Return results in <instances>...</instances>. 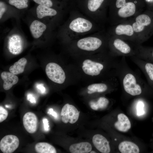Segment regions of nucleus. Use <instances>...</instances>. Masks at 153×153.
Masks as SVG:
<instances>
[{
    "mask_svg": "<svg viewBox=\"0 0 153 153\" xmlns=\"http://www.w3.org/2000/svg\"><path fill=\"white\" fill-rule=\"evenodd\" d=\"M144 105L142 101H139L137 106V114L139 116L143 115L144 114Z\"/></svg>",
    "mask_w": 153,
    "mask_h": 153,
    "instance_id": "32",
    "label": "nucleus"
},
{
    "mask_svg": "<svg viewBox=\"0 0 153 153\" xmlns=\"http://www.w3.org/2000/svg\"><path fill=\"white\" fill-rule=\"evenodd\" d=\"M107 85L105 83H95L89 85L87 88L88 93L92 94L95 92L101 93L105 92L108 89Z\"/></svg>",
    "mask_w": 153,
    "mask_h": 153,
    "instance_id": "28",
    "label": "nucleus"
},
{
    "mask_svg": "<svg viewBox=\"0 0 153 153\" xmlns=\"http://www.w3.org/2000/svg\"><path fill=\"white\" fill-rule=\"evenodd\" d=\"M147 2L149 3H153V0H145Z\"/></svg>",
    "mask_w": 153,
    "mask_h": 153,
    "instance_id": "37",
    "label": "nucleus"
},
{
    "mask_svg": "<svg viewBox=\"0 0 153 153\" xmlns=\"http://www.w3.org/2000/svg\"><path fill=\"white\" fill-rule=\"evenodd\" d=\"M47 113L51 115L55 118H57V114L51 108L49 109Z\"/></svg>",
    "mask_w": 153,
    "mask_h": 153,
    "instance_id": "34",
    "label": "nucleus"
},
{
    "mask_svg": "<svg viewBox=\"0 0 153 153\" xmlns=\"http://www.w3.org/2000/svg\"><path fill=\"white\" fill-rule=\"evenodd\" d=\"M90 153H96V152H95L94 151H92L91 152H90Z\"/></svg>",
    "mask_w": 153,
    "mask_h": 153,
    "instance_id": "39",
    "label": "nucleus"
},
{
    "mask_svg": "<svg viewBox=\"0 0 153 153\" xmlns=\"http://www.w3.org/2000/svg\"><path fill=\"white\" fill-rule=\"evenodd\" d=\"M8 35V48L9 52L14 55L20 54L24 48V41L23 35L17 28H14Z\"/></svg>",
    "mask_w": 153,
    "mask_h": 153,
    "instance_id": "11",
    "label": "nucleus"
},
{
    "mask_svg": "<svg viewBox=\"0 0 153 153\" xmlns=\"http://www.w3.org/2000/svg\"><path fill=\"white\" fill-rule=\"evenodd\" d=\"M37 4L64 10L68 12L75 6V3L69 0H32Z\"/></svg>",
    "mask_w": 153,
    "mask_h": 153,
    "instance_id": "14",
    "label": "nucleus"
},
{
    "mask_svg": "<svg viewBox=\"0 0 153 153\" xmlns=\"http://www.w3.org/2000/svg\"><path fill=\"white\" fill-rule=\"evenodd\" d=\"M139 52L150 55L153 60V48H147L143 47L140 44L138 47L137 54Z\"/></svg>",
    "mask_w": 153,
    "mask_h": 153,
    "instance_id": "30",
    "label": "nucleus"
},
{
    "mask_svg": "<svg viewBox=\"0 0 153 153\" xmlns=\"http://www.w3.org/2000/svg\"><path fill=\"white\" fill-rule=\"evenodd\" d=\"M104 65L102 63L92 61L90 60H85L83 62L82 68L86 74L92 76L99 75L103 69Z\"/></svg>",
    "mask_w": 153,
    "mask_h": 153,
    "instance_id": "17",
    "label": "nucleus"
},
{
    "mask_svg": "<svg viewBox=\"0 0 153 153\" xmlns=\"http://www.w3.org/2000/svg\"><path fill=\"white\" fill-rule=\"evenodd\" d=\"M107 31L110 35L115 36L125 40L140 44L130 19L110 26Z\"/></svg>",
    "mask_w": 153,
    "mask_h": 153,
    "instance_id": "9",
    "label": "nucleus"
},
{
    "mask_svg": "<svg viewBox=\"0 0 153 153\" xmlns=\"http://www.w3.org/2000/svg\"><path fill=\"white\" fill-rule=\"evenodd\" d=\"M28 14L27 22L30 33L34 39H50L56 37V29L37 19L29 13Z\"/></svg>",
    "mask_w": 153,
    "mask_h": 153,
    "instance_id": "8",
    "label": "nucleus"
},
{
    "mask_svg": "<svg viewBox=\"0 0 153 153\" xmlns=\"http://www.w3.org/2000/svg\"><path fill=\"white\" fill-rule=\"evenodd\" d=\"M144 7L143 0H111L108 22L112 26L128 20L144 10Z\"/></svg>",
    "mask_w": 153,
    "mask_h": 153,
    "instance_id": "2",
    "label": "nucleus"
},
{
    "mask_svg": "<svg viewBox=\"0 0 153 153\" xmlns=\"http://www.w3.org/2000/svg\"><path fill=\"white\" fill-rule=\"evenodd\" d=\"M139 44L110 35L108 43L110 53L114 56L117 57L136 56Z\"/></svg>",
    "mask_w": 153,
    "mask_h": 153,
    "instance_id": "7",
    "label": "nucleus"
},
{
    "mask_svg": "<svg viewBox=\"0 0 153 153\" xmlns=\"http://www.w3.org/2000/svg\"><path fill=\"white\" fill-rule=\"evenodd\" d=\"M110 36L107 30L104 29L69 42L71 46H74L73 47L80 52H93L101 51L104 52L105 48H108Z\"/></svg>",
    "mask_w": 153,
    "mask_h": 153,
    "instance_id": "4",
    "label": "nucleus"
},
{
    "mask_svg": "<svg viewBox=\"0 0 153 153\" xmlns=\"http://www.w3.org/2000/svg\"><path fill=\"white\" fill-rule=\"evenodd\" d=\"M27 98L28 99H29L30 101L32 103H35V101L32 95L31 94H29L27 96Z\"/></svg>",
    "mask_w": 153,
    "mask_h": 153,
    "instance_id": "35",
    "label": "nucleus"
},
{
    "mask_svg": "<svg viewBox=\"0 0 153 153\" xmlns=\"http://www.w3.org/2000/svg\"><path fill=\"white\" fill-rule=\"evenodd\" d=\"M72 153H88L92 150L91 144L88 142H82L71 145L69 148Z\"/></svg>",
    "mask_w": 153,
    "mask_h": 153,
    "instance_id": "22",
    "label": "nucleus"
},
{
    "mask_svg": "<svg viewBox=\"0 0 153 153\" xmlns=\"http://www.w3.org/2000/svg\"><path fill=\"white\" fill-rule=\"evenodd\" d=\"M118 120L114 124L115 128L120 132H126L131 128V122L127 116L123 113L117 116Z\"/></svg>",
    "mask_w": 153,
    "mask_h": 153,
    "instance_id": "20",
    "label": "nucleus"
},
{
    "mask_svg": "<svg viewBox=\"0 0 153 153\" xmlns=\"http://www.w3.org/2000/svg\"><path fill=\"white\" fill-rule=\"evenodd\" d=\"M27 62L26 58H21L10 67V72L15 75L23 73Z\"/></svg>",
    "mask_w": 153,
    "mask_h": 153,
    "instance_id": "25",
    "label": "nucleus"
},
{
    "mask_svg": "<svg viewBox=\"0 0 153 153\" xmlns=\"http://www.w3.org/2000/svg\"><path fill=\"white\" fill-rule=\"evenodd\" d=\"M61 115V120L64 123L73 124L78 120L79 112L73 105L67 103L63 107Z\"/></svg>",
    "mask_w": 153,
    "mask_h": 153,
    "instance_id": "15",
    "label": "nucleus"
},
{
    "mask_svg": "<svg viewBox=\"0 0 153 153\" xmlns=\"http://www.w3.org/2000/svg\"><path fill=\"white\" fill-rule=\"evenodd\" d=\"M19 140L15 135H12L5 136L0 141V149L4 153H12L18 147Z\"/></svg>",
    "mask_w": 153,
    "mask_h": 153,
    "instance_id": "16",
    "label": "nucleus"
},
{
    "mask_svg": "<svg viewBox=\"0 0 153 153\" xmlns=\"http://www.w3.org/2000/svg\"><path fill=\"white\" fill-rule=\"evenodd\" d=\"M124 72L122 73V80L124 90L132 96L141 94L142 92L141 83L136 75L129 70Z\"/></svg>",
    "mask_w": 153,
    "mask_h": 153,
    "instance_id": "10",
    "label": "nucleus"
},
{
    "mask_svg": "<svg viewBox=\"0 0 153 153\" xmlns=\"http://www.w3.org/2000/svg\"><path fill=\"white\" fill-rule=\"evenodd\" d=\"M8 115L7 110L2 106H0V122L5 120Z\"/></svg>",
    "mask_w": 153,
    "mask_h": 153,
    "instance_id": "31",
    "label": "nucleus"
},
{
    "mask_svg": "<svg viewBox=\"0 0 153 153\" xmlns=\"http://www.w3.org/2000/svg\"><path fill=\"white\" fill-rule=\"evenodd\" d=\"M67 19L58 28L56 37L69 42L105 29L78 10L76 6L69 12Z\"/></svg>",
    "mask_w": 153,
    "mask_h": 153,
    "instance_id": "1",
    "label": "nucleus"
},
{
    "mask_svg": "<svg viewBox=\"0 0 153 153\" xmlns=\"http://www.w3.org/2000/svg\"><path fill=\"white\" fill-rule=\"evenodd\" d=\"M7 4L21 12L23 14L28 10L30 0H4Z\"/></svg>",
    "mask_w": 153,
    "mask_h": 153,
    "instance_id": "24",
    "label": "nucleus"
},
{
    "mask_svg": "<svg viewBox=\"0 0 153 153\" xmlns=\"http://www.w3.org/2000/svg\"><path fill=\"white\" fill-rule=\"evenodd\" d=\"M70 0V1H72L73 2H74L75 3V2H76V1L77 0Z\"/></svg>",
    "mask_w": 153,
    "mask_h": 153,
    "instance_id": "38",
    "label": "nucleus"
},
{
    "mask_svg": "<svg viewBox=\"0 0 153 153\" xmlns=\"http://www.w3.org/2000/svg\"><path fill=\"white\" fill-rule=\"evenodd\" d=\"M130 20L140 44L153 35V10H144Z\"/></svg>",
    "mask_w": 153,
    "mask_h": 153,
    "instance_id": "6",
    "label": "nucleus"
},
{
    "mask_svg": "<svg viewBox=\"0 0 153 153\" xmlns=\"http://www.w3.org/2000/svg\"><path fill=\"white\" fill-rule=\"evenodd\" d=\"M46 73L48 77L53 82L60 84L65 79V73L61 67L56 63H50L46 65Z\"/></svg>",
    "mask_w": 153,
    "mask_h": 153,
    "instance_id": "12",
    "label": "nucleus"
},
{
    "mask_svg": "<svg viewBox=\"0 0 153 153\" xmlns=\"http://www.w3.org/2000/svg\"><path fill=\"white\" fill-rule=\"evenodd\" d=\"M38 88L41 91L42 93H44L45 90L44 88L41 85H39L37 86Z\"/></svg>",
    "mask_w": 153,
    "mask_h": 153,
    "instance_id": "36",
    "label": "nucleus"
},
{
    "mask_svg": "<svg viewBox=\"0 0 153 153\" xmlns=\"http://www.w3.org/2000/svg\"><path fill=\"white\" fill-rule=\"evenodd\" d=\"M42 121L44 124V130L46 131H48L49 130V126L47 119L46 118H44L43 119Z\"/></svg>",
    "mask_w": 153,
    "mask_h": 153,
    "instance_id": "33",
    "label": "nucleus"
},
{
    "mask_svg": "<svg viewBox=\"0 0 153 153\" xmlns=\"http://www.w3.org/2000/svg\"><path fill=\"white\" fill-rule=\"evenodd\" d=\"M143 67L144 72L148 77L150 79L153 81V64L151 63L147 62L143 64Z\"/></svg>",
    "mask_w": 153,
    "mask_h": 153,
    "instance_id": "29",
    "label": "nucleus"
},
{
    "mask_svg": "<svg viewBox=\"0 0 153 153\" xmlns=\"http://www.w3.org/2000/svg\"><path fill=\"white\" fill-rule=\"evenodd\" d=\"M1 77L4 82L3 88L5 90H9L13 85L17 83L18 81V76L10 72H2Z\"/></svg>",
    "mask_w": 153,
    "mask_h": 153,
    "instance_id": "21",
    "label": "nucleus"
},
{
    "mask_svg": "<svg viewBox=\"0 0 153 153\" xmlns=\"http://www.w3.org/2000/svg\"><path fill=\"white\" fill-rule=\"evenodd\" d=\"M36 152L38 153H56L55 148L52 145L46 142H39L35 147Z\"/></svg>",
    "mask_w": 153,
    "mask_h": 153,
    "instance_id": "26",
    "label": "nucleus"
},
{
    "mask_svg": "<svg viewBox=\"0 0 153 153\" xmlns=\"http://www.w3.org/2000/svg\"><path fill=\"white\" fill-rule=\"evenodd\" d=\"M109 103L108 99L104 97H99L96 101H92L90 102V105L92 109L98 110L105 109Z\"/></svg>",
    "mask_w": 153,
    "mask_h": 153,
    "instance_id": "27",
    "label": "nucleus"
},
{
    "mask_svg": "<svg viewBox=\"0 0 153 153\" xmlns=\"http://www.w3.org/2000/svg\"><path fill=\"white\" fill-rule=\"evenodd\" d=\"M118 147L122 153H139L140 152L138 146L130 141H123L119 144Z\"/></svg>",
    "mask_w": 153,
    "mask_h": 153,
    "instance_id": "23",
    "label": "nucleus"
},
{
    "mask_svg": "<svg viewBox=\"0 0 153 153\" xmlns=\"http://www.w3.org/2000/svg\"><path fill=\"white\" fill-rule=\"evenodd\" d=\"M111 0H77L75 6L84 15L104 27L108 22Z\"/></svg>",
    "mask_w": 153,
    "mask_h": 153,
    "instance_id": "3",
    "label": "nucleus"
},
{
    "mask_svg": "<svg viewBox=\"0 0 153 153\" xmlns=\"http://www.w3.org/2000/svg\"><path fill=\"white\" fill-rule=\"evenodd\" d=\"M23 126L26 131L29 133L36 132L38 127V119L36 115L31 112H28L23 118Z\"/></svg>",
    "mask_w": 153,
    "mask_h": 153,
    "instance_id": "18",
    "label": "nucleus"
},
{
    "mask_svg": "<svg viewBox=\"0 0 153 153\" xmlns=\"http://www.w3.org/2000/svg\"><path fill=\"white\" fill-rule=\"evenodd\" d=\"M23 15L24 14L21 12L7 4L4 0H0V20L1 23L12 18L19 21Z\"/></svg>",
    "mask_w": 153,
    "mask_h": 153,
    "instance_id": "13",
    "label": "nucleus"
},
{
    "mask_svg": "<svg viewBox=\"0 0 153 153\" xmlns=\"http://www.w3.org/2000/svg\"><path fill=\"white\" fill-rule=\"evenodd\" d=\"M92 142L96 148L103 153H109L110 152L109 142L103 136L99 134L95 135L92 138Z\"/></svg>",
    "mask_w": 153,
    "mask_h": 153,
    "instance_id": "19",
    "label": "nucleus"
},
{
    "mask_svg": "<svg viewBox=\"0 0 153 153\" xmlns=\"http://www.w3.org/2000/svg\"><path fill=\"white\" fill-rule=\"evenodd\" d=\"M67 11L36 4L27 11L34 17L57 29L62 24Z\"/></svg>",
    "mask_w": 153,
    "mask_h": 153,
    "instance_id": "5",
    "label": "nucleus"
}]
</instances>
